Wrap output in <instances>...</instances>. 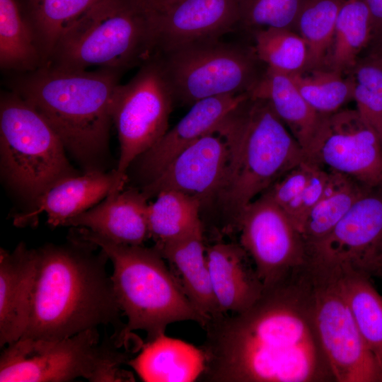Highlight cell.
I'll use <instances>...</instances> for the list:
<instances>
[{
	"mask_svg": "<svg viewBox=\"0 0 382 382\" xmlns=\"http://www.w3.org/2000/svg\"><path fill=\"white\" fill-rule=\"evenodd\" d=\"M157 52L219 40L239 27L238 0H174L154 11Z\"/></svg>",
	"mask_w": 382,
	"mask_h": 382,
	"instance_id": "cell-17",
	"label": "cell"
},
{
	"mask_svg": "<svg viewBox=\"0 0 382 382\" xmlns=\"http://www.w3.org/2000/svg\"><path fill=\"white\" fill-rule=\"evenodd\" d=\"M149 204L150 238L155 248L183 237L202 226L199 218L201 201L176 190H163Z\"/></svg>",
	"mask_w": 382,
	"mask_h": 382,
	"instance_id": "cell-29",
	"label": "cell"
},
{
	"mask_svg": "<svg viewBox=\"0 0 382 382\" xmlns=\"http://www.w3.org/2000/svg\"><path fill=\"white\" fill-rule=\"evenodd\" d=\"M156 1H157L158 4V7H160L161 6L166 5L167 4H169V3L172 2V1H173L174 0H156Z\"/></svg>",
	"mask_w": 382,
	"mask_h": 382,
	"instance_id": "cell-40",
	"label": "cell"
},
{
	"mask_svg": "<svg viewBox=\"0 0 382 382\" xmlns=\"http://www.w3.org/2000/svg\"><path fill=\"white\" fill-rule=\"evenodd\" d=\"M0 166L6 183L31 206L57 182L79 174L55 130L11 90L0 97Z\"/></svg>",
	"mask_w": 382,
	"mask_h": 382,
	"instance_id": "cell-8",
	"label": "cell"
},
{
	"mask_svg": "<svg viewBox=\"0 0 382 382\" xmlns=\"http://www.w3.org/2000/svg\"><path fill=\"white\" fill-rule=\"evenodd\" d=\"M289 75L304 99L320 114L334 113L352 99L350 76L344 78L337 71L321 67Z\"/></svg>",
	"mask_w": 382,
	"mask_h": 382,
	"instance_id": "cell-33",
	"label": "cell"
},
{
	"mask_svg": "<svg viewBox=\"0 0 382 382\" xmlns=\"http://www.w3.org/2000/svg\"><path fill=\"white\" fill-rule=\"evenodd\" d=\"M74 236L64 244L36 249L37 270L30 315L22 337L57 340L101 325L120 335L125 324L118 305L107 255Z\"/></svg>",
	"mask_w": 382,
	"mask_h": 382,
	"instance_id": "cell-2",
	"label": "cell"
},
{
	"mask_svg": "<svg viewBox=\"0 0 382 382\" xmlns=\"http://www.w3.org/2000/svg\"><path fill=\"white\" fill-rule=\"evenodd\" d=\"M376 40L377 44L374 52H376L379 55L382 56V34L376 38Z\"/></svg>",
	"mask_w": 382,
	"mask_h": 382,
	"instance_id": "cell-38",
	"label": "cell"
},
{
	"mask_svg": "<svg viewBox=\"0 0 382 382\" xmlns=\"http://www.w3.org/2000/svg\"><path fill=\"white\" fill-rule=\"evenodd\" d=\"M372 18L374 38L382 34V0H364Z\"/></svg>",
	"mask_w": 382,
	"mask_h": 382,
	"instance_id": "cell-37",
	"label": "cell"
},
{
	"mask_svg": "<svg viewBox=\"0 0 382 382\" xmlns=\"http://www.w3.org/2000/svg\"><path fill=\"white\" fill-rule=\"evenodd\" d=\"M211 282L222 314L238 313L254 304L264 286L241 244L217 243L207 248Z\"/></svg>",
	"mask_w": 382,
	"mask_h": 382,
	"instance_id": "cell-21",
	"label": "cell"
},
{
	"mask_svg": "<svg viewBox=\"0 0 382 382\" xmlns=\"http://www.w3.org/2000/svg\"><path fill=\"white\" fill-rule=\"evenodd\" d=\"M148 199L137 187L110 193L64 226L84 228L115 243L142 245L150 238Z\"/></svg>",
	"mask_w": 382,
	"mask_h": 382,
	"instance_id": "cell-19",
	"label": "cell"
},
{
	"mask_svg": "<svg viewBox=\"0 0 382 382\" xmlns=\"http://www.w3.org/2000/svg\"><path fill=\"white\" fill-rule=\"evenodd\" d=\"M323 193L304 221L308 246L323 239L369 188L352 177L329 170Z\"/></svg>",
	"mask_w": 382,
	"mask_h": 382,
	"instance_id": "cell-26",
	"label": "cell"
},
{
	"mask_svg": "<svg viewBox=\"0 0 382 382\" xmlns=\"http://www.w3.org/2000/svg\"><path fill=\"white\" fill-rule=\"evenodd\" d=\"M35 36L43 66L65 29L102 0H16Z\"/></svg>",
	"mask_w": 382,
	"mask_h": 382,
	"instance_id": "cell-25",
	"label": "cell"
},
{
	"mask_svg": "<svg viewBox=\"0 0 382 382\" xmlns=\"http://www.w3.org/2000/svg\"><path fill=\"white\" fill-rule=\"evenodd\" d=\"M307 158L366 187H382V142L357 110L328 115Z\"/></svg>",
	"mask_w": 382,
	"mask_h": 382,
	"instance_id": "cell-13",
	"label": "cell"
},
{
	"mask_svg": "<svg viewBox=\"0 0 382 382\" xmlns=\"http://www.w3.org/2000/svg\"><path fill=\"white\" fill-rule=\"evenodd\" d=\"M158 53L174 100L185 105L214 96L249 93L262 74L253 47L220 39Z\"/></svg>",
	"mask_w": 382,
	"mask_h": 382,
	"instance_id": "cell-10",
	"label": "cell"
},
{
	"mask_svg": "<svg viewBox=\"0 0 382 382\" xmlns=\"http://www.w3.org/2000/svg\"><path fill=\"white\" fill-rule=\"evenodd\" d=\"M305 266L315 327L335 382H382L345 296L339 264L310 255Z\"/></svg>",
	"mask_w": 382,
	"mask_h": 382,
	"instance_id": "cell-9",
	"label": "cell"
},
{
	"mask_svg": "<svg viewBox=\"0 0 382 382\" xmlns=\"http://www.w3.org/2000/svg\"><path fill=\"white\" fill-rule=\"evenodd\" d=\"M313 164V161L306 158L264 192L286 213L294 224Z\"/></svg>",
	"mask_w": 382,
	"mask_h": 382,
	"instance_id": "cell-36",
	"label": "cell"
},
{
	"mask_svg": "<svg viewBox=\"0 0 382 382\" xmlns=\"http://www.w3.org/2000/svg\"><path fill=\"white\" fill-rule=\"evenodd\" d=\"M154 11L137 0H102L65 29L47 65L121 73L139 67L157 52Z\"/></svg>",
	"mask_w": 382,
	"mask_h": 382,
	"instance_id": "cell-6",
	"label": "cell"
},
{
	"mask_svg": "<svg viewBox=\"0 0 382 382\" xmlns=\"http://www.w3.org/2000/svg\"><path fill=\"white\" fill-rule=\"evenodd\" d=\"M202 345L213 382H335L313 318L305 265L264 289L250 308L208 323Z\"/></svg>",
	"mask_w": 382,
	"mask_h": 382,
	"instance_id": "cell-1",
	"label": "cell"
},
{
	"mask_svg": "<svg viewBox=\"0 0 382 382\" xmlns=\"http://www.w3.org/2000/svg\"><path fill=\"white\" fill-rule=\"evenodd\" d=\"M308 253L369 277H382V187L369 188Z\"/></svg>",
	"mask_w": 382,
	"mask_h": 382,
	"instance_id": "cell-14",
	"label": "cell"
},
{
	"mask_svg": "<svg viewBox=\"0 0 382 382\" xmlns=\"http://www.w3.org/2000/svg\"><path fill=\"white\" fill-rule=\"evenodd\" d=\"M137 1H138L142 4L150 8H155L158 4V2L156 0H137Z\"/></svg>",
	"mask_w": 382,
	"mask_h": 382,
	"instance_id": "cell-39",
	"label": "cell"
},
{
	"mask_svg": "<svg viewBox=\"0 0 382 382\" xmlns=\"http://www.w3.org/2000/svg\"><path fill=\"white\" fill-rule=\"evenodd\" d=\"M156 248L184 294L208 323L224 316L212 286L202 226Z\"/></svg>",
	"mask_w": 382,
	"mask_h": 382,
	"instance_id": "cell-22",
	"label": "cell"
},
{
	"mask_svg": "<svg viewBox=\"0 0 382 382\" xmlns=\"http://www.w3.org/2000/svg\"><path fill=\"white\" fill-rule=\"evenodd\" d=\"M250 98L266 100L289 128L304 151H311L328 115L313 109L288 74L267 68L249 92Z\"/></svg>",
	"mask_w": 382,
	"mask_h": 382,
	"instance_id": "cell-23",
	"label": "cell"
},
{
	"mask_svg": "<svg viewBox=\"0 0 382 382\" xmlns=\"http://www.w3.org/2000/svg\"><path fill=\"white\" fill-rule=\"evenodd\" d=\"M340 266L342 289L356 325L382 367V296L371 284V277Z\"/></svg>",
	"mask_w": 382,
	"mask_h": 382,
	"instance_id": "cell-30",
	"label": "cell"
},
{
	"mask_svg": "<svg viewBox=\"0 0 382 382\" xmlns=\"http://www.w3.org/2000/svg\"></svg>",
	"mask_w": 382,
	"mask_h": 382,
	"instance_id": "cell-41",
	"label": "cell"
},
{
	"mask_svg": "<svg viewBox=\"0 0 382 382\" xmlns=\"http://www.w3.org/2000/svg\"><path fill=\"white\" fill-rule=\"evenodd\" d=\"M43 66L33 33L16 0H0V66L8 74Z\"/></svg>",
	"mask_w": 382,
	"mask_h": 382,
	"instance_id": "cell-28",
	"label": "cell"
},
{
	"mask_svg": "<svg viewBox=\"0 0 382 382\" xmlns=\"http://www.w3.org/2000/svg\"><path fill=\"white\" fill-rule=\"evenodd\" d=\"M373 38L372 18L364 1L342 0L325 64L341 73L350 71Z\"/></svg>",
	"mask_w": 382,
	"mask_h": 382,
	"instance_id": "cell-27",
	"label": "cell"
},
{
	"mask_svg": "<svg viewBox=\"0 0 382 382\" xmlns=\"http://www.w3.org/2000/svg\"><path fill=\"white\" fill-rule=\"evenodd\" d=\"M76 236L101 249L111 260V279L127 323L118 342L127 348L136 340L132 332L143 330L147 340L165 334L168 325L193 320L203 328L208 322L193 306L173 277L169 267L154 247L115 243L91 231L76 227Z\"/></svg>",
	"mask_w": 382,
	"mask_h": 382,
	"instance_id": "cell-5",
	"label": "cell"
},
{
	"mask_svg": "<svg viewBox=\"0 0 382 382\" xmlns=\"http://www.w3.org/2000/svg\"><path fill=\"white\" fill-rule=\"evenodd\" d=\"M357 110L382 142V56L372 52L350 70Z\"/></svg>",
	"mask_w": 382,
	"mask_h": 382,
	"instance_id": "cell-34",
	"label": "cell"
},
{
	"mask_svg": "<svg viewBox=\"0 0 382 382\" xmlns=\"http://www.w3.org/2000/svg\"><path fill=\"white\" fill-rule=\"evenodd\" d=\"M236 228L240 244L250 257L264 289L280 282L308 260L302 233L265 193L246 207Z\"/></svg>",
	"mask_w": 382,
	"mask_h": 382,
	"instance_id": "cell-12",
	"label": "cell"
},
{
	"mask_svg": "<svg viewBox=\"0 0 382 382\" xmlns=\"http://www.w3.org/2000/svg\"><path fill=\"white\" fill-rule=\"evenodd\" d=\"M37 270L36 249L20 243L12 252L0 250V345L23 335L29 319Z\"/></svg>",
	"mask_w": 382,
	"mask_h": 382,
	"instance_id": "cell-20",
	"label": "cell"
},
{
	"mask_svg": "<svg viewBox=\"0 0 382 382\" xmlns=\"http://www.w3.org/2000/svg\"><path fill=\"white\" fill-rule=\"evenodd\" d=\"M306 0H238L239 27L260 29L294 28Z\"/></svg>",
	"mask_w": 382,
	"mask_h": 382,
	"instance_id": "cell-35",
	"label": "cell"
},
{
	"mask_svg": "<svg viewBox=\"0 0 382 382\" xmlns=\"http://www.w3.org/2000/svg\"><path fill=\"white\" fill-rule=\"evenodd\" d=\"M114 336L100 341L98 329L57 340L21 337L0 357L1 382L134 381L122 369L129 357Z\"/></svg>",
	"mask_w": 382,
	"mask_h": 382,
	"instance_id": "cell-7",
	"label": "cell"
},
{
	"mask_svg": "<svg viewBox=\"0 0 382 382\" xmlns=\"http://www.w3.org/2000/svg\"><path fill=\"white\" fill-rule=\"evenodd\" d=\"M127 179L119 175L116 168L93 170L70 176L57 182L40 195L25 212L13 217V224L23 226L35 224L45 213L53 227L92 208L108 195L125 188Z\"/></svg>",
	"mask_w": 382,
	"mask_h": 382,
	"instance_id": "cell-18",
	"label": "cell"
},
{
	"mask_svg": "<svg viewBox=\"0 0 382 382\" xmlns=\"http://www.w3.org/2000/svg\"><path fill=\"white\" fill-rule=\"evenodd\" d=\"M249 98L248 93H243L196 102L173 127L132 163L127 172H132L140 188L149 183L185 149L217 129Z\"/></svg>",
	"mask_w": 382,
	"mask_h": 382,
	"instance_id": "cell-16",
	"label": "cell"
},
{
	"mask_svg": "<svg viewBox=\"0 0 382 382\" xmlns=\"http://www.w3.org/2000/svg\"><path fill=\"white\" fill-rule=\"evenodd\" d=\"M127 364L143 381L192 382L204 371L205 354L202 347L163 334L142 344Z\"/></svg>",
	"mask_w": 382,
	"mask_h": 382,
	"instance_id": "cell-24",
	"label": "cell"
},
{
	"mask_svg": "<svg viewBox=\"0 0 382 382\" xmlns=\"http://www.w3.org/2000/svg\"><path fill=\"white\" fill-rule=\"evenodd\" d=\"M225 121L185 149L157 177L139 188L144 196L149 199L170 190L195 197L202 204L216 199L231 158V141Z\"/></svg>",
	"mask_w": 382,
	"mask_h": 382,
	"instance_id": "cell-15",
	"label": "cell"
},
{
	"mask_svg": "<svg viewBox=\"0 0 382 382\" xmlns=\"http://www.w3.org/2000/svg\"><path fill=\"white\" fill-rule=\"evenodd\" d=\"M342 0H306L293 30L305 41L308 52L306 69L321 68L330 49Z\"/></svg>",
	"mask_w": 382,
	"mask_h": 382,
	"instance_id": "cell-31",
	"label": "cell"
},
{
	"mask_svg": "<svg viewBox=\"0 0 382 382\" xmlns=\"http://www.w3.org/2000/svg\"><path fill=\"white\" fill-rule=\"evenodd\" d=\"M255 54L267 68L293 74L306 69L308 47L295 30L269 28L253 32Z\"/></svg>",
	"mask_w": 382,
	"mask_h": 382,
	"instance_id": "cell-32",
	"label": "cell"
},
{
	"mask_svg": "<svg viewBox=\"0 0 382 382\" xmlns=\"http://www.w3.org/2000/svg\"><path fill=\"white\" fill-rule=\"evenodd\" d=\"M174 103L157 52L139 66L127 83L119 85L112 117L120 142L116 170L120 177L127 179V170L132 163L167 132Z\"/></svg>",
	"mask_w": 382,
	"mask_h": 382,
	"instance_id": "cell-11",
	"label": "cell"
},
{
	"mask_svg": "<svg viewBox=\"0 0 382 382\" xmlns=\"http://www.w3.org/2000/svg\"><path fill=\"white\" fill-rule=\"evenodd\" d=\"M224 126L231 141V158L215 200L236 227L248 204L307 157L266 100L250 97Z\"/></svg>",
	"mask_w": 382,
	"mask_h": 382,
	"instance_id": "cell-4",
	"label": "cell"
},
{
	"mask_svg": "<svg viewBox=\"0 0 382 382\" xmlns=\"http://www.w3.org/2000/svg\"><path fill=\"white\" fill-rule=\"evenodd\" d=\"M122 74L46 65L8 74L7 83L48 122L83 172L105 170L113 100Z\"/></svg>",
	"mask_w": 382,
	"mask_h": 382,
	"instance_id": "cell-3",
	"label": "cell"
}]
</instances>
